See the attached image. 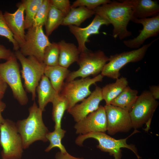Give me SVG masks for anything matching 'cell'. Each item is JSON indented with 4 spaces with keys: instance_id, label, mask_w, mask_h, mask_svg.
Returning <instances> with one entry per match:
<instances>
[{
    "instance_id": "35",
    "label": "cell",
    "mask_w": 159,
    "mask_h": 159,
    "mask_svg": "<svg viewBox=\"0 0 159 159\" xmlns=\"http://www.w3.org/2000/svg\"><path fill=\"white\" fill-rule=\"evenodd\" d=\"M56 159H84L83 158H77L69 154L67 152L64 153L58 152L55 155Z\"/></svg>"
},
{
    "instance_id": "8",
    "label": "cell",
    "mask_w": 159,
    "mask_h": 159,
    "mask_svg": "<svg viewBox=\"0 0 159 159\" xmlns=\"http://www.w3.org/2000/svg\"><path fill=\"white\" fill-rule=\"evenodd\" d=\"M14 54L22 66L21 72L25 89L31 94L32 100H34L36 96V89L44 75L46 65L34 56L26 57L19 50L15 51Z\"/></svg>"
},
{
    "instance_id": "24",
    "label": "cell",
    "mask_w": 159,
    "mask_h": 159,
    "mask_svg": "<svg viewBox=\"0 0 159 159\" xmlns=\"http://www.w3.org/2000/svg\"><path fill=\"white\" fill-rule=\"evenodd\" d=\"M138 94L137 90L128 86L111 102L110 104L129 112L138 97Z\"/></svg>"
},
{
    "instance_id": "13",
    "label": "cell",
    "mask_w": 159,
    "mask_h": 159,
    "mask_svg": "<svg viewBox=\"0 0 159 159\" xmlns=\"http://www.w3.org/2000/svg\"><path fill=\"white\" fill-rule=\"evenodd\" d=\"M107 122L104 106L100 105L95 111L76 122L74 126L76 133L85 135L90 132H105L107 130Z\"/></svg>"
},
{
    "instance_id": "1",
    "label": "cell",
    "mask_w": 159,
    "mask_h": 159,
    "mask_svg": "<svg viewBox=\"0 0 159 159\" xmlns=\"http://www.w3.org/2000/svg\"><path fill=\"white\" fill-rule=\"evenodd\" d=\"M134 0H125L121 2L112 1L99 6L93 10L107 20L113 26L112 36L122 40L132 35L127 26L133 18Z\"/></svg>"
},
{
    "instance_id": "10",
    "label": "cell",
    "mask_w": 159,
    "mask_h": 159,
    "mask_svg": "<svg viewBox=\"0 0 159 159\" xmlns=\"http://www.w3.org/2000/svg\"><path fill=\"white\" fill-rule=\"evenodd\" d=\"M0 75L9 86L19 103L22 105H26L28 98L22 85L19 64L14 54L5 62L0 63Z\"/></svg>"
},
{
    "instance_id": "11",
    "label": "cell",
    "mask_w": 159,
    "mask_h": 159,
    "mask_svg": "<svg viewBox=\"0 0 159 159\" xmlns=\"http://www.w3.org/2000/svg\"><path fill=\"white\" fill-rule=\"evenodd\" d=\"M42 26H32L25 34L24 42L19 51L24 56H32L43 62L46 48L51 43Z\"/></svg>"
},
{
    "instance_id": "29",
    "label": "cell",
    "mask_w": 159,
    "mask_h": 159,
    "mask_svg": "<svg viewBox=\"0 0 159 159\" xmlns=\"http://www.w3.org/2000/svg\"><path fill=\"white\" fill-rule=\"evenodd\" d=\"M59 49L57 43L52 42L46 48L43 62L47 66L59 65Z\"/></svg>"
},
{
    "instance_id": "37",
    "label": "cell",
    "mask_w": 159,
    "mask_h": 159,
    "mask_svg": "<svg viewBox=\"0 0 159 159\" xmlns=\"http://www.w3.org/2000/svg\"><path fill=\"white\" fill-rule=\"evenodd\" d=\"M7 87V84L0 75V100L3 97Z\"/></svg>"
},
{
    "instance_id": "6",
    "label": "cell",
    "mask_w": 159,
    "mask_h": 159,
    "mask_svg": "<svg viewBox=\"0 0 159 159\" xmlns=\"http://www.w3.org/2000/svg\"><path fill=\"white\" fill-rule=\"evenodd\" d=\"M158 104V102L153 98L149 90H145L138 96L129 112L132 128L136 130L145 124V130L148 132Z\"/></svg>"
},
{
    "instance_id": "20",
    "label": "cell",
    "mask_w": 159,
    "mask_h": 159,
    "mask_svg": "<svg viewBox=\"0 0 159 159\" xmlns=\"http://www.w3.org/2000/svg\"><path fill=\"white\" fill-rule=\"evenodd\" d=\"M134 0L132 18H145L159 14V5L157 1L152 0Z\"/></svg>"
},
{
    "instance_id": "5",
    "label": "cell",
    "mask_w": 159,
    "mask_h": 159,
    "mask_svg": "<svg viewBox=\"0 0 159 159\" xmlns=\"http://www.w3.org/2000/svg\"><path fill=\"white\" fill-rule=\"evenodd\" d=\"M0 144L2 159L21 158L24 149L22 139L16 123L11 120L4 119L0 125Z\"/></svg>"
},
{
    "instance_id": "30",
    "label": "cell",
    "mask_w": 159,
    "mask_h": 159,
    "mask_svg": "<svg viewBox=\"0 0 159 159\" xmlns=\"http://www.w3.org/2000/svg\"><path fill=\"white\" fill-rule=\"evenodd\" d=\"M50 3V0H43L34 19L32 26H45L48 17Z\"/></svg>"
},
{
    "instance_id": "16",
    "label": "cell",
    "mask_w": 159,
    "mask_h": 159,
    "mask_svg": "<svg viewBox=\"0 0 159 159\" xmlns=\"http://www.w3.org/2000/svg\"><path fill=\"white\" fill-rule=\"evenodd\" d=\"M102 100V88L96 86L87 98L83 100L80 103L76 104L67 110V112L72 115L74 120L78 122L96 110Z\"/></svg>"
},
{
    "instance_id": "31",
    "label": "cell",
    "mask_w": 159,
    "mask_h": 159,
    "mask_svg": "<svg viewBox=\"0 0 159 159\" xmlns=\"http://www.w3.org/2000/svg\"><path fill=\"white\" fill-rule=\"evenodd\" d=\"M0 36L5 37L12 43L13 49L15 51L19 50V45L14 39L12 33L7 26L1 10H0Z\"/></svg>"
},
{
    "instance_id": "18",
    "label": "cell",
    "mask_w": 159,
    "mask_h": 159,
    "mask_svg": "<svg viewBox=\"0 0 159 159\" xmlns=\"http://www.w3.org/2000/svg\"><path fill=\"white\" fill-rule=\"evenodd\" d=\"M57 44L59 49V65L68 68L74 62H77L80 52L73 43L62 40Z\"/></svg>"
},
{
    "instance_id": "38",
    "label": "cell",
    "mask_w": 159,
    "mask_h": 159,
    "mask_svg": "<svg viewBox=\"0 0 159 159\" xmlns=\"http://www.w3.org/2000/svg\"><path fill=\"white\" fill-rule=\"evenodd\" d=\"M6 107V104L1 100H0V125L4 120L2 115L1 113L5 109Z\"/></svg>"
},
{
    "instance_id": "21",
    "label": "cell",
    "mask_w": 159,
    "mask_h": 159,
    "mask_svg": "<svg viewBox=\"0 0 159 159\" xmlns=\"http://www.w3.org/2000/svg\"><path fill=\"white\" fill-rule=\"evenodd\" d=\"M70 72L68 68L59 65L46 66L44 74L48 78L53 87L59 94L64 83V81Z\"/></svg>"
},
{
    "instance_id": "7",
    "label": "cell",
    "mask_w": 159,
    "mask_h": 159,
    "mask_svg": "<svg viewBox=\"0 0 159 159\" xmlns=\"http://www.w3.org/2000/svg\"><path fill=\"white\" fill-rule=\"evenodd\" d=\"M158 38L140 48L131 51L124 52L110 55L109 61L105 65L101 74L116 80L119 78L120 69L127 64L140 61L144 57L148 49Z\"/></svg>"
},
{
    "instance_id": "17",
    "label": "cell",
    "mask_w": 159,
    "mask_h": 159,
    "mask_svg": "<svg viewBox=\"0 0 159 159\" xmlns=\"http://www.w3.org/2000/svg\"><path fill=\"white\" fill-rule=\"evenodd\" d=\"M17 6L18 9L15 12L11 13L5 11L3 13V16L7 26L13 35L14 39L18 43L20 48L24 42V8L21 3L18 4Z\"/></svg>"
},
{
    "instance_id": "14",
    "label": "cell",
    "mask_w": 159,
    "mask_h": 159,
    "mask_svg": "<svg viewBox=\"0 0 159 159\" xmlns=\"http://www.w3.org/2000/svg\"><path fill=\"white\" fill-rule=\"evenodd\" d=\"M131 21L142 24L143 29L136 37L123 41L124 44L128 47L139 48L147 39L156 37L159 33V14L151 18H132Z\"/></svg>"
},
{
    "instance_id": "2",
    "label": "cell",
    "mask_w": 159,
    "mask_h": 159,
    "mask_svg": "<svg viewBox=\"0 0 159 159\" xmlns=\"http://www.w3.org/2000/svg\"><path fill=\"white\" fill-rule=\"evenodd\" d=\"M29 115L26 118L16 123L18 132L22 142L24 149L28 148L34 142L48 141L46 135L49 132L43 121V111L34 101L29 109Z\"/></svg>"
},
{
    "instance_id": "19",
    "label": "cell",
    "mask_w": 159,
    "mask_h": 159,
    "mask_svg": "<svg viewBox=\"0 0 159 159\" xmlns=\"http://www.w3.org/2000/svg\"><path fill=\"white\" fill-rule=\"evenodd\" d=\"M39 107L43 112L47 104L52 102L58 94L52 87L48 77L44 74L42 77L37 87Z\"/></svg>"
},
{
    "instance_id": "32",
    "label": "cell",
    "mask_w": 159,
    "mask_h": 159,
    "mask_svg": "<svg viewBox=\"0 0 159 159\" xmlns=\"http://www.w3.org/2000/svg\"><path fill=\"white\" fill-rule=\"evenodd\" d=\"M111 1L109 0H77L73 2L71 5V8L84 6L90 10H93L99 6Z\"/></svg>"
},
{
    "instance_id": "3",
    "label": "cell",
    "mask_w": 159,
    "mask_h": 159,
    "mask_svg": "<svg viewBox=\"0 0 159 159\" xmlns=\"http://www.w3.org/2000/svg\"><path fill=\"white\" fill-rule=\"evenodd\" d=\"M109 61V57L104 52L98 50L95 52L88 50L80 53L77 62L79 68L70 72L66 79L69 82L78 77L85 78L90 75H97L101 72Z\"/></svg>"
},
{
    "instance_id": "4",
    "label": "cell",
    "mask_w": 159,
    "mask_h": 159,
    "mask_svg": "<svg viewBox=\"0 0 159 159\" xmlns=\"http://www.w3.org/2000/svg\"><path fill=\"white\" fill-rule=\"evenodd\" d=\"M138 132L135 130L134 132L127 138L119 140L116 139L106 134L105 132H90L85 135H79L77 138L75 143L79 146L82 145L83 142L86 139L92 138L97 140L98 145H97V148L101 151L108 153L112 155L114 159H121L122 157V148H126L130 150L135 155L138 159L140 157L138 155L136 148L133 145L128 144L127 140L130 136Z\"/></svg>"
},
{
    "instance_id": "12",
    "label": "cell",
    "mask_w": 159,
    "mask_h": 159,
    "mask_svg": "<svg viewBox=\"0 0 159 159\" xmlns=\"http://www.w3.org/2000/svg\"><path fill=\"white\" fill-rule=\"evenodd\" d=\"M107 119V133L113 135L127 132L132 128L129 112L111 104L104 106Z\"/></svg>"
},
{
    "instance_id": "27",
    "label": "cell",
    "mask_w": 159,
    "mask_h": 159,
    "mask_svg": "<svg viewBox=\"0 0 159 159\" xmlns=\"http://www.w3.org/2000/svg\"><path fill=\"white\" fill-rule=\"evenodd\" d=\"M64 16L62 13L50 4L48 14L45 25L46 35L48 37L60 25Z\"/></svg>"
},
{
    "instance_id": "28",
    "label": "cell",
    "mask_w": 159,
    "mask_h": 159,
    "mask_svg": "<svg viewBox=\"0 0 159 159\" xmlns=\"http://www.w3.org/2000/svg\"><path fill=\"white\" fill-rule=\"evenodd\" d=\"M66 132V131L62 129L61 127L54 129L53 131L48 132L46 134V137L47 140L49 141L50 144L45 149V151L48 152L53 148L57 147L62 153L67 152L61 142Z\"/></svg>"
},
{
    "instance_id": "9",
    "label": "cell",
    "mask_w": 159,
    "mask_h": 159,
    "mask_svg": "<svg viewBox=\"0 0 159 159\" xmlns=\"http://www.w3.org/2000/svg\"><path fill=\"white\" fill-rule=\"evenodd\" d=\"M103 77L100 74L92 78L87 77L64 82L59 94L68 102L67 110L89 96L92 93L90 86L102 82Z\"/></svg>"
},
{
    "instance_id": "33",
    "label": "cell",
    "mask_w": 159,
    "mask_h": 159,
    "mask_svg": "<svg viewBox=\"0 0 159 159\" xmlns=\"http://www.w3.org/2000/svg\"><path fill=\"white\" fill-rule=\"evenodd\" d=\"M51 4L63 14L64 17L69 13L71 9V5L69 0H50Z\"/></svg>"
},
{
    "instance_id": "23",
    "label": "cell",
    "mask_w": 159,
    "mask_h": 159,
    "mask_svg": "<svg viewBox=\"0 0 159 159\" xmlns=\"http://www.w3.org/2000/svg\"><path fill=\"white\" fill-rule=\"evenodd\" d=\"M116 80L115 82L107 84L102 88L103 100L106 105L110 104L111 102L128 86V82L125 77H122Z\"/></svg>"
},
{
    "instance_id": "26",
    "label": "cell",
    "mask_w": 159,
    "mask_h": 159,
    "mask_svg": "<svg viewBox=\"0 0 159 159\" xmlns=\"http://www.w3.org/2000/svg\"><path fill=\"white\" fill-rule=\"evenodd\" d=\"M43 0H23L25 16L24 18L25 29L32 26L34 18L37 11Z\"/></svg>"
},
{
    "instance_id": "22",
    "label": "cell",
    "mask_w": 159,
    "mask_h": 159,
    "mask_svg": "<svg viewBox=\"0 0 159 159\" xmlns=\"http://www.w3.org/2000/svg\"><path fill=\"white\" fill-rule=\"evenodd\" d=\"M95 14L93 10L81 6L71 8L68 14L64 17L62 25H73L79 26L86 19Z\"/></svg>"
},
{
    "instance_id": "25",
    "label": "cell",
    "mask_w": 159,
    "mask_h": 159,
    "mask_svg": "<svg viewBox=\"0 0 159 159\" xmlns=\"http://www.w3.org/2000/svg\"><path fill=\"white\" fill-rule=\"evenodd\" d=\"M52 117L55 123L54 129L61 127V121L64 113L68 108V103L64 98L58 94L52 102Z\"/></svg>"
},
{
    "instance_id": "36",
    "label": "cell",
    "mask_w": 159,
    "mask_h": 159,
    "mask_svg": "<svg viewBox=\"0 0 159 159\" xmlns=\"http://www.w3.org/2000/svg\"><path fill=\"white\" fill-rule=\"evenodd\" d=\"M149 91L155 100L159 99V85H152L149 87Z\"/></svg>"
},
{
    "instance_id": "15",
    "label": "cell",
    "mask_w": 159,
    "mask_h": 159,
    "mask_svg": "<svg viewBox=\"0 0 159 159\" xmlns=\"http://www.w3.org/2000/svg\"><path fill=\"white\" fill-rule=\"evenodd\" d=\"M110 24L106 19L97 14L91 23L84 28H81L74 25L68 26L69 30L75 37L78 44V48L80 52L85 51L88 49L85 43L89 42L88 37L92 34H99V29L101 26Z\"/></svg>"
},
{
    "instance_id": "34",
    "label": "cell",
    "mask_w": 159,
    "mask_h": 159,
    "mask_svg": "<svg viewBox=\"0 0 159 159\" xmlns=\"http://www.w3.org/2000/svg\"><path fill=\"white\" fill-rule=\"evenodd\" d=\"M14 54L10 49L0 44V60L9 59Z\"/></svg>"
}]
</instances>
